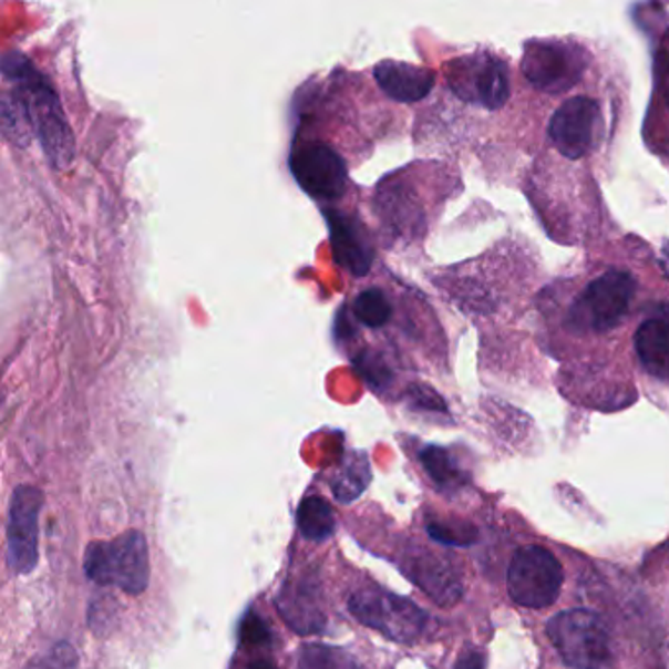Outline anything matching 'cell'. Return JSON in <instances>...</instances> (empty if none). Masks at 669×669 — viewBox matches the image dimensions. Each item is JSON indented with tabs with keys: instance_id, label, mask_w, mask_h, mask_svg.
Listing matches in <instances>:
<instances>
[{
	"instance_id": "5",
	"label": "cell",
	"mask_w": 669,
	"mask_h": 669,
	"mask_svg": "<svg viewBox=\"0 0 669 669\" xmlns=\"http://www.w3.org/2000/svg\"><path fill=\"white\" fill-rule=\"evenodd\" d=\"M348 609L363 627L373 628L399 644L416 642L429 622V615L411 599L379 587L352 593Z\"/></svg>"
},
{
	"instance_id": "17",
	"label": "cell",
	"mask_w": 669,
	"mask_h": 669,
	"mask_svg": "<svg viewBox=\"0 0 669 669\" xmlns=\"http://www.w3.org/2000/svg\"><path fill=\"white\" fill-rule=\"evenodd\" d=\"M297 526L302 538L310 542H325L334 534L336 518L332 506L325 498H302L297 511Z\"/></svg>"
},
{
	"instance_id": "27",
	"label": "cell",
	"mask_w": 669,
	"mask_h": 669,
	"mask_svg": "<svg viewBox=\"0 0 669 669\" xmlns=\"http://www.w3.org/2000/svg\"><path fill=\"white\" fill-rule=\"evenodd\" d=\"M240 636L241 642L259 646V644L269 642V628L264 625V618L258 617L256 613H249L241 625Z\"/></svg>"
},
{
	"instance_id": "22",
	"label": "cell",
	"mask_w": 669,
	"mask_h": 669,
	"mask_svg": "<svg viewBox=\"0 0 669 669\" xmlns=\"http://www.w3.org/2000/svg\"><path fill=\"white\" fill-rule=\"evenodd\" d=\"M391 315H393V307L387 299L385 292L375 287L361 291L358 299L353 301V317L358 318L363 327L373 330L383 328L391 320Z\"/></svg>"
},
{
	"instance_id": "4",
	"label": "cell",
	"mask_w": 669,
	"mask_h": 669,
	"mask_svg": "<svg viewBox=\"0 0 669 669\" xmlns=\"http://www.w3.org/2000/svg\"><path fill=\"white\" fill-rule=\"evenodd\" d=\"M636 281L627 271H607L593 279L569 310V327L577 332L603 334L617 328L635 299Z\"/></svg>"
},
{
	"instance_id": "20",
	"label": "cell",
	"mask_w": 669,
	"mask_h": 669,
	"mask_svg": "<svg viewBox=\"0 0 669 669\" xmlns=\"http://www.w3.org/2000/svg\"><path fill=\"white\" fill-rule=\"evenodd\" d=\"M297 669H366L352 653L327 644H305L297 658Z\"/></svg>"
},
{
	"instance_id": "13",
	"label": "cell",
	"mask_w": 669,
	"mask_h": 669,
	"mask_svg": "<svg viewBox=\"0 0 669 669\" xmlns=\"http://www.w3.org/2000/svg\"><path fill=\"white\" fill-rule=\"evenodd\" d=\"M508 79L505 61L487 58L480 63H472L460 78L450 79V83L452 86L464 83L462 89H455V93L462 99L481 103L490 111H498L511 96Z\"/></svg>"
},
{
	"instance_id": "19",
	"label": "cell",
	"mask_w": 669,
	"mask_h": 669,
	"mask_svg": "<svg viewBox=\"0 0 669 669\" xmlns=\"http://www.w3.org/2000/svg\"><path fill=\"white\" fill-rule=\"evenodd\" d=\"M2 134L10 140V144L18 147H27L32 137H35L27 104L18 95L17 89L2 95Z\"/></svg>"
},
{
	"instance_id": "21",
	"label": "cell",
	"mask_w": 669,
	"mask_h": 669,
	"mask_svg": "<svg viewBox=\"0 0 669 669\" xmlns=\"http://www.w3.org/2000/svg\"><path fill=\"white\" fill-rule=\"evenodd\" d=\"M369 477L371 472H369L368 457L363 454L352 455L332 483L334 497L340 503H352L368 487Z\"/></svg>"
},
{
	"instance_id": "16",
	"label": "cell",
	"mask_w": 669,
	"mask_h": 669,
	"mask_svg": "<svg viewBox=\"0 0 669 669\" xmlns=\"http://www.w3.org/2000/svg\"><path fill=\"white\" fill-rule=\"evenodd\" d=\"M636 353L644 368L660 375L669 360V322L663 317L646 318L635 336Z\"/></svg>"
},
{
	"instance_id": "29",
	"label": "cell",
	"mask_w": 669,
	"mask_h": 669,
	"mask_svg": "<svg viewBox=\"0 0 669 669\" xmlns=\"http://www.w3.org/2000/svg\"><path fill=\"white\" fill-rule=\"evenodd\" d=\"M248 669H277L271 660H256L249 663Z\"/></svg>"
},
{
	"instance_id": "14",
	"label": "cell",
	"mask_w": 669,
	"mask_h": 669,
	"mask_svg": "<svg viewBox=\"0 0 669 669\" xmlns=\"http://www.w3.org/2000/svg\"><path fill=\"white\" fill-rule=\"evenodd\" d=\"M403 572L409 579L421 587L422 591L429 593L430 597L442 605H454L462 597V581L455 575L454 567L446 559L440 558L430 552H411L404 558Z\"/></svg>"
},
{
	"instance_id": "15",
	"label": "cell",
	"mask_w": 669,
	"mask_h": 669,
	"mask_svg": "<svg viewBox=\"0 0 669 669\" xmlns=\"http://www.w3.org/2000/svg\"><path fill=\"white\" fill-rule=\"evenodd\" d=\"M379 89L397 103H416L430 95L436 83L434 73L426 68H419L403 61H381L373 69Z\"/></svg>"
},
{
	"instance_id": "1",
	"label": "cell",
	"mask_w": 669,
	"mask_h": 669,
	"mask_svg": "<svg viewBox=\"0 0 669 669\" xmlns=\"http://www.w3.org/2000/svg\"><path fill=\"white\" fill-rule=\"evenodd\" d=\"M2 75L14 85L27 104L32 128L48 162L60 172L69 169L75 162L78 144L52 81L20 52L4 53Z\"/></svg>"
},
{
	"instance_id": "26",
	"label": "cell",
	"mask_w": 669,
	"mask_h": 669,
	"mask_svg": "<svg viewBox=\"0 0 669 669\" xmlns=\"http://www.w3.org/2000/svg\"><path fill=\"white\" fill-rule=\"evenodd\" d=\"M409 399L416 409L424 411L446 412V404L442 401V397L438 395L436 391H432L430 387L414 385L409 389Z\"/></svg>"
},
{
	"instance_id": "25",
	"label": "cell",
	"mask_w": 669,
	"mask_h": 669,
	"mask_svg": "<svg viewBox=\"0 0 669 669\" xmlns=\"http://www.w3.org/2000/svg\"><path fill=\"white\" fill-rule=\"evenodd\" d=\"M429 534L434 541L442 542V544H454V546H464V544H472L475 541L473 531L455 526V524L430 523Z\"/></svg>"
},
{
	"instance_id": "7",
	"label": "cell",
	"mask_w": 669,
	"mask_h": 669,
	"mask_svg": "<svg viewBox=\"0 0 669 669\" xmlns=\"http://www.w3.org/2000/svg\"><path fill=\"white\" fill-rule=\"evenodd\" d=\"M42 506V491L35 487L20 485L12 493L7 528V559L12 574H32L38 566V518Z\"/></svg>"
},
{
	"instance_id": "3",
	"label": "cell",
	"mask_w": 669,
	"mask_h": 669,
	"mask_svg": "<svg viewBox=\"0 0 669 669\" xmlns=\"http://www.w3.org/2000/svg\"><path fill=\"white\" fill-rule=\"evenodd\" d=\"M85 574L96 585H111L128 595H142L150 585L146 536L128 531L114 541L89 544Z\"/></svg>"
},
{
	"instance_id": "24",
	"label": "cell",
	"mask_w": 669,
	"mask_h": 669,
	"mask_svg": "<svg viewBox=\"0 0 669 669\" xmlns=\"http://www.w3.org/2000/svg\"><path fill=\"white\" fill-rule=\"evenodd\" d=\"M27 669H79L78 652L69 644H55L50 652L28 663Z\"/></svg>"
},
{
	"instance_id": "8",
	"label": "cell",
	"mask_w": 669,
	"mask_h": 669,
	"mask_svg": "<svg viewBox=\"0 0 669 669\" xmlns=\"http://www.w3.org/2000/svg\"><path fill=\"white\" fill-rule=\"evenodd\" d=\"M603 124L601 106L589 96H572L554 112L549 137L559 154L579 159L591 152Z\"/></svg>"
},
{
	"instance_id": "9",
	"label": "cell",
	"mask_w": 669,
	"mask_h": 669,
	"mask_svg": "<svg viewBox=\"0 0 669 669\" xmlns=\"http://www.w3.org/2000/svg\"><path fill=\"white\" fill-rule=\"evenodd\" d=\"M292 177L301 189L318 200L342 197L348 185V169L340 154L327 144H309L292 152Z\"/></svg>"
},
{
	"instance_id": "12",
	"label": "cell",
	"mask_w": 669,
	"mask_h": 669,
	"mask_svg": "<svg viewBox=\"0 0 669 669\" xmlns=\"http://www.w3.org/2000/svg\"><path fill=\"white\" fill-rule=\"evenodd\" d=\"M318 584L312 574L297 575L281 587L277 609L297 635H317L325 630L327 617L318 599Z\"/></svg>"
},
{
	"instance_id": "30",
	"label": "cell",
	"mask_w": 669,
	"mask_h": 669,
	"mask_svg": "<svg viewBox=\"0 0 669 669\" xmlns=\"http://www.w3.org/2000/svg\"><path fill=\"white\" fill-rule=\"evenodd\" d=\"M666 96H668V104H669V75H668V85H666Z\"/></svg>"
},
{
	"instance_id": "2",
	"label": "cell",
	"mask_w": 669,
	"mask_h": 669,
	"mask_svg": "<svg viewBox=\"0 0 669 669\" xmlns=\"http://www.w3.org/2000/svg\"><path fill=\"white\" fill-rule=\"evenodd\" d=\"M546 635L569 669H613L615 640L607 620L591 609H567L549 618Z\"/></svg>"
},
{
	"instance_id": "23",
	"label": "cell",
	"mask_w": 669,
	"mask_h": 669,
	"mask_svg": "<svg viewBox=\"0 0 669 669\" xmlns=\"http://www.w3.org/2000/svg\"><path fill=\"white\" fill-rule=\"evenodd\" d=\"M353 368L360 371L361 378L366 379L368 385L373 387L375 391L385 389L393 379V373H391L385 360L379 353L371 352V350H363L360 356H356Z\"/></svg>"
},
{
	"instance_id": "11",
	"label": "cell",
	"mask_w": 669,
	"mask_h": 669,
	"mask_svg": "<svg viewBox=\"0 0 669 669\" xmlns=\"http://www.w3.org/2000/svg\"><path fill=\"white\" fill-rule=\"evenodd\" d=\"M325 216L336 264L353 277L368 275L375 254L366 226L340 210H327Z\"/></svg>"
},
{
	"instance_id": "6",
	"label": "cell",
	"mask_w": 669,
	"mask_h": 669,
	"mask_svg": "<svg viewBox=\"0 0 669 669\" xmlns=\"http://www.w3.org/2000/svg\"><path fill=\"white\" fill-rule=\"evenodd\" d=\"M564 569L558 558L538 544L516 549L506 572L511 599L526 609H548L558 601Z\"/></svg>"
},
{
	"instance_id": "10",
	"label": "cell",
	"mask_w": 669,
	"mask_h": 669,
	"mask_svg": "<svg viewBox=\"0 0 669 669\" xmlns=\"http://www.w3.org/2000/svg\"><path fill=\"white\" fill-rule=\"evenodd\" d=\"M585 63L574 52L556 42H534L524 50L523 73L531 85L544 93H562L577 83Z\"/></svg>"
},
{
	"instance_id": "18",
	"label": "cell",
	"mask_w": 669,
	"mask_h": 669,
	"mask_svg": "<svg viewBox=\"0 0 669 669\" xmlns=\"http://www.w3.org/2000/svg\"><path fill=\"white\" fill-rule=\"evenodd\" d=\"M421 464L430 480L436 483L438 490L455 491L465 483V473L454 455L440 446H426L421 450Z\"/></svg>"
},
{
	"instance_id": "28",
	"label": "cell",
	"mask_w": 669,
	"mask_h": 669,
	"mask_svg": "<svg viewBox=\"0 0 669 669\" xmlns=\"http://www.w3.org/2000/svg\"><path fill=\"white\" fill-rule=\"evenodd\" d=\"M485 666V656L481 652H465L457 663H455V669H483Z\"/></svg>"
}]
</instances>
